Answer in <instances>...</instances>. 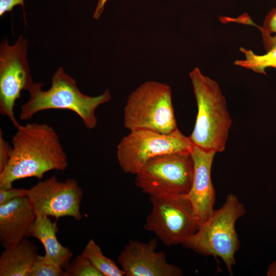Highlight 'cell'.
<instances>
[{
  "label": "cell",
  "mask_w": 276,
  "mask_h": 276,
  "mask_svg": "<svg viewBox=\"0 0 276 276\" xmlns=\"http://www.w3.org/2000/svg\"><path fill=\"white\" fill-rule=\"evenodd\" d=\"M64 270L44 261V256L38 255L29 276H63Z\"/></svg>",
  "instance_id": "obj_20"
},
{
  "label": "cell",
  "mask_w": 276,
  "mask_h": 276,
  "mask_svg": "<svg viewBox=\"0 0 276 276\" xmlns=\"http://www.w3.org/2000/svg\"><path fill=\"white\" fill-rule=\"evenodd\" d=\"M63 276H103L82 255H78L64 269Z\"/></svg>",
  "instance_id": "obj_19"
},
{
  "label": "cell",
  "mask_w": 276,
  "mask_h": 276,
  "mask_svg": "<svg viewBox=\"0 0 276 276\" xmlns=\"http://www.w3.org/2000/svg\"><path fill=\"white\" fill-rule=\"evenodd\" d=\"M82 190L76 180L60 181L53 176L32 186L27 197L36 216H51L56 220L69 216L79 221L82 217Z\"/></svg>",
  "instance_id": "obj_10"
},
{
  "label": "cell",
  "mask_w": 276,
  "mask_h": 276,
  "mask_svg": "<svg viewBox=\"0 0 276 276\" xmlns=\"http://www.w3.org/2000/svg\"><path fill=\"white\" fill-rule=\"evenodd\" d=\"M12 149V146L6 141L3 136L2 129H0V172L7 164Z\"/></svg>",
  "instance_id": "obj_22"
},
{
  "label": "cell",
  "mask_w": 276,
  "mask_h": 276,
  "mask_svg": "<svg viewBox=\"0 0 276 276\" xmlns=\"http://www.w3.org/2000/svg\"><path fill=\"white\" fill-rule=\"evenodd\" d=\"M12 140L10 158L0 172V188H10L20 179H41L51 170L68 167L66 153L54 128L43 123L19 124Z\"/></svg>",
  "instance_id": "obj_1"
},
{
  "label": "cell",
  "mask_w": 276,
  "mask_h": 276,
  "mask_svg": "<svg viewBox=\"0 0 276 276\" xmlns=\"http://www.w3.org/2000/svg\"><path fill=\"white\" fill-rule=\"evenodd\" d=\"M29 190L24 188H0V205L17 198L27 196Z\"/></svg>",
  "instance_id": "obj_21"
},
{
  "label": "cell",
  "mask_w": 276,
  "mask_h": 276,
  "mask_svg": "<svg viewBox=\"0 0 276 276\" xmlns=\"http://www.w3.org/2000/svg\"><path fill=\"white\" fill-rule=\"evenodd\" d=\"M197 106L194 129L188 136L193 146L215 153L225 149L232 124L226 102L218 83L198 67L189 74Z\"/></svg>",
  "instance_id": "obj_3"
},
{
  "label": "cell",
  "mask_w": 276,
  "mask_h": 276,
  "mask_svg": "<svg viewBox=\"0 0 276 276\" xmlns=\"http://www.w3.org/2000/svg\"><path fill=\"white\" fill-rule=\"evenodd\" d=\"M27 237L0 256L1 276H29L38 257V247Z\"/></svg>",
  "instance_id": "obj_15"
},
{
  "label": "cell",
  "mask_w": 276,
  "mask_h": 276,
  "mask_svg": "<svg viewBox=\"0 0 276 276\" xmlns=\"http://www.w3.org/2000/svg\"><path fill=\"white\" fill-rule=\"evenodd\" d=\"M42 85L41 83H33L28 90L30 98L20 107V120H30L37 112L45 110L65 109L77 114L85 126L93 129L98 123L96 110L111 99L108 89L94 97L83 94L74 79L61 67L53 75L49 89L42 90Z\"/></svg>",
  "instance_id": "obj_2"
},
{
  "label": "cell",
  "mask_w": 276,
  "mask_h": 276,
  "mask_svg": "<svg viewBox=\"0 0 276 276\" xmlns=\"http://www.w3.org/2000/svg\"><path fill=\"white\" fill-rule=\"evenodd\" d=\"M58 231L57 221L53 222L48 216H39L29 228L26 237L36 238L42 243L45 249L43 256L46 263L64 270L73 254L58 240L56 234Z\"/></svg>",
  "instance_id": "obj_14"
},
{
  "label": "cell",
  "mask_w": 276,
  "mask_h": 276,
  "mask_svg": "<svg viewBox=\"0 0 276 276\" xmlns=\"http://www.w3.org/2000/svg\"><path fill=\"white\" fill-rule=\"evenodd\" d=\"M193 173L191 151L167 153L148 162L135 174V183L150 197L187 195Z\"/></svg>",
  "instance_id": "obj_6"
},
{
  "label": "cell",
  "mask_w": 276,
  "mask_h": 276,
  "mask_svg": "<svg viewBox=\"0 0 276 276\" xmlns=\"http://www.w3.org/2000/svg\"><path fill=\"white\" fill-rule=\"evenodd\" d=\"M189 137L178 129L169 134L139 129L131 131L117 147L119 164L126 173L135 174L151 159L167 153L191 151Z\"/></svg>",
  "instance_id": "obj_8"
},
{
  "label": "cell",
  "mask_w": 276,
  "mask_h": 276,
  "mask_svg": "<svg viewBox=\"0 0 276 276\" xmlns=\"http://www.w3.org/2000/svg\"><path fill=\"white\" fill-rule=\"evenodd\" d=\"M216 153L195 146L191 151L194 173L187 196L192 204L199 227L209 219L214 210L215 191L212 181L211 170Z\"/></svg>",
  "instance_id": "obj_12"
},
{
  "label": "cell",
  "mask_w": 276,
  "mask_h": 276,
  "mask_svg": "<svg viewBox=\"0 0 276 276\" xmlns=\"http://www.w3.org/2000/svg\"><path fill=\"white\" fill-rule=\"evenodd\" d=\"M228 22H235L254 25L261 32L263 42L266 52L276 46V8H273L266 16L263 25H255L247 14H243L237 18L228 17Z\"/></svg>",
  "instance_id": "obj_18"
},
{
  "label": "cell",
  "mask_w": 276,
  "mask_h": 276,
  "mask_svg": "<svg viewBox=\"0 0 276 276\" xmlns=\"http://www.w3.org/2000/svg\"><path fill=\"white\" fill-rule=\"evenodd\" d=\"M246 213L237 197L228 194L223 205L214 210L209 219L182 245L199 254L220 258L232 274L236 264L235 255L240 246L235 223Z\"/></svg>",
  "instance_id": "obj_4"
},
{
  "label": "cell",
  "mask_w": 276,
  "mask_h": 276,
  "mask_svg": "<svg viewBox=\"0 0 276 276\" xmlns=\"http://www.w3.org/2000/svg\"><path fill=\"white\" fill-rule=\"evenodd\" d=\"M151 212L144 228L166 246L182 244L199 228L192 204L187 195L150 197Z\"/></svg>",
  "instance_id": "obj_7"
},
{
  "label": "cell",
  "mask_w": 276,
  "mask_h": 276,
  "mask_svg": "<svg viewBox=\"0 0 276 276\" xmlns=\"http://www.w3.org/2000/svg\"><path fill=\"white\" fill-rule=\"evenodd\" d=\"M25 0H0V16H2L8 12L12 11L17 5L24 6Z\"/></svg>",
  "instance_id": "obj_23"
},
{
  "label": "cell",
  "mask_w": 276,
  "mask_h": 276,
  "mask_svg": "<svg viewBox=\"0 0 276 276\" xmlns=\"http://www.w3.org/2000/svg\"><path fill=\"white\" fill-rule=\"evenodd\" d=\"M240 50L244 54L245 59L236 60L234 62L235 65L264 75H266V68H276V46L264 55H257L251 50L242 47Z\"/></svg>",
  "instance_id": "obj_17"
},
{
  "label": "cell",
  "mask_w": 276,
  "mask_h": 276,
  "mask_svg": "<svg viewBox=\"0 0 276 276\" xmlns=\"http://www.w3.org/2000/svg\"><path fill=\"white\" fill-rule=\"evenodd\" d=\"M108 0H98L95 11L93 14V18L95 19H99L101 17L106 2Z\"/></svg>",
  "instance_id": "obj_24"
},
{
  "label": "cell",
  "mask_w": 276,
  "mask_h": 276,
  "mask_svg": "<svg viewBox=\"0 0 276 276\" xmlns=\"http://www.w3.org/2000/svg\"><path fill=\"white\" fill-rule=\"evenodd\" d=\"M157 241L130 240L118 257L125 276H181L182 270L170 264L165 254L156 251Z\"/></svg>",
  "instance_id": "obj_11"
},
{
  "label": "cell",
  "mask_w": 276,
  "mask_h": 276,
  "mask_svg": "<svg viewBox=\"0 0 276 276\" xmlns=\"http://www.w3.org/2000/svg\"><path fill=\"white\" fill-rule=\"evenodd\" d=\"M81 255L87 259L93 266L103 276H123L124 273L110 259L105 256L100 247L90 239Z\"/></svg>",
  "instance_id": "obj_16"
},
{
  "label": "cell",
  "mask_w": 276,
  "mask_h": 276,
  "mask_svg": "<svg viewBox=\"0 0 276 276\" xmlns=\"http://www.w3.org/2000/svg\"><path fill=\"white\" fill-rule=\"evenodd\" d=\"M267 276H276V260L271 262L268 266L267 271Z\"/></svg>",
  "instance_id": "obj_25"
},
{
  "label": "cell",
  "mask_w": 276,
  "mask_h": 276,
  "mask_svg": "<svg viewBox=\"0 0 276 276\" xmlns=\"http://www.w3.org/2000/svg\"><path fill=\"white\" fill-rule=\"evenodd\" d=\"M123 119L129 131L147 129L169 134L177 130L170 86L154 81L140 85L127 98Z\"/></svg>",
  "instance_id": "obj_5"
},
{
  "label": "cell",
  "mask_w": 276,
  "mask_h": 276,
  "mask_svg": "<svg viewBox=\"0 0 276 276\" xmlns=\"http://www.w3.org/2000/svg\"><path fill=\"white\" fill-rule=\"evenodd\" d=\"M29 43L22 35L10 45L7 39L0 45V112L7 116L13 126L20 124L14 114V107L23 90L33 84L27 60Z\"/></svg>",
  "instance_id": "obj_9"
},
{
  "label": "cell",
  "mask_w": 276,
  "mask_h": 276,
  "mask_svg": "<svg viewBox=\"0 0 276 276\" xmlns=\"http://www.w3.org/2000/svg\"><path fill=\"white\" fill-rule=\"evenodd\" d=\"M36 218L27 196L0 205V243L5 248L18 245Z\"/></svg>",
  "instance_id": "obj_13"
}]
</instances>
